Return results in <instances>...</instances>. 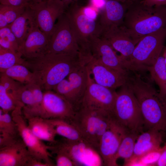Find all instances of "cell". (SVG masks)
Wrapping results in <instances>:
<instances>
[{
  "label": "cell",
  "instance_id": "1",
  "mask_svg": "<svg viewBox=\"0 0 166 166\" xmlns=\"http://www.w3.org/2000/svg\"><path fill=\"white\" fill-rule=\"evenodd\" d=\"M126 84L139 102L144 128L166 131V95L160 94L136 73L132 75L129 73Z\"/></svg>",
  "mask_w": 166,
  "mask_h": 166
},
{
  "label": "cell",
  "instance_id": "2",
  "mask_svg": "<svg viewBox=\"0 0 166 166\" xmlns=\"http://www.w3.org/2000/svg\"><path fill=\"white\" fill-rule=\"evenodd\" d=\"M81 65L78 55L48 53L37 58L26 59L24 65L35 74L41 89L46 91L53 90Z\"/></svg>",
  "mask_w": 166,
  "mask_h": 166
},
{
  "label": "cell",
  "instance_id": "3",
  "mask_svg": "<svg viewBox=\"0 0 166 166\" xmlns=\"http://www.w3.org/2000/svg\"><path fill=\"white\" fill-rule=\"evenodd\" d=\"M122 26L134 39L166 29V6H150L141 1L128 4Z\"/></svg>",
  "mask_w": 166,
  "mask_h": 166
},
{
  "label": "cell",
  "instance_id": "4",
  "mask_svg": "<svg viewBox=\"0 0 166 166\" xmlns=\"http://www.w3.org/2000/svg\"><path fill=\"white\" fill-rule=\"evenodd\" d=\"M112 117L127 132L140 133L143 131L144 123L139 104L126 83L117 92Z\"/></svg>",
  "mask_w": 166,
  "mask_h": 166
},
{
  "label": "cell",
  "instance_id": "5",
  "mask_svg": "<svg viewBox=\"0 0 166 166\" xmlns=\"http://www.w3.org/2000/svg\"><path fill=\"white\" fill-rule=\"evenodd\" d=\"M166 39V29L142 37L136 45L130 58L126 60L125 68L132 71L147 70L161 55Z\"/></svg>",
  "mask_w": 166,
  "mask_h": 166
},
{
  "label": "cell",
  "instance_id": "6",
  "mask_svg": "<svg viewBox=\"0 0 166 166\" xmlns=\"http://www.w3.org/2000/svg\"><path fill=\"white\" fill-rule=\"evenodd\" d=\"M113 120L112 115L106 112L81 107L71 121L83 139L98 151L101 138L110 127Z\"/></svg>",
  "mask_w": 166,
  "mask_h": 166
},
{
  "label": "cell",
  "instance_id": "7",
  "mask_svg": "<svg viewBox=\"0 0 166 166\" xmlns=\"http://www.w3.org/2000/svg\"><path fill=\"white\" fill-rule=\"evenodd\" d=\"M65 12L76 35L79 47V54L87 57L91 54L89 39L92 36H100L103 29L99 22L86 17L82 7L72 4Z\"/></svg>",
  "mask_w": 166,
  "mask_h": 166
},
{
  "label": "cell",
  "instance_id": "8",
  "mask_svg": "<svg viewBox=\"0 0 166 166\" xmlns=\"http://www.w3.org/2000/svg\"><path fill=\"white\" fill-rule=\"evenodd\" d=\"M49 146L52 153L60 152L65 153L77 166L103 165L97 150L84 139L72 141L63 138Z\"/></svg>",
  "mask_w": 166,
  "mask_h": 166
},
{
  "label": "cell",
  "instance_id": "9",
  "mask_svg": "<svg viewBox=\"0 0 166 166\" xmlns=\"http://www.w3.org/2000/svg\"><path fill=\"white\" fill-rule=\"evenodd\" d=\"M76 111L63 96L53 90L44 91L41 104L24 115L26 118L39 116L45 119H62L71 121Z\"/></svg>",
  "mask_w": 166,
  "mask_h": 166
},
{
  "label": "cell",
  "instance_id": "10",
  "mask_svg": "<svg viewBox=\"0 0 166 166\" xmlns=\"http://www.w3.org/2000/svg\"><path fill=\"white\" fill-rule=\"evenodd\" d=\"M77 40L65 12L57 20L49 39L48 53L79 56Z\"/></svg>",
  "mask_w": 166,
  "mask_h": 166
},
{
  "label": "cell",
  "instance_id": "11",
  "mask_svg": "<svg viewBox=\"0 0 166 166\" xmlns=\"http://www.w3.org/2000/svg\"><path fill=\"white\" fill-rule=\"evenodd\" d=\"M86 65H81L59 83L53 90L65 98L76 111L81 107L85 92L88 79Z\"/></svg>",
  "mask_w": 166,
  "mask_h": 166
},
{
  "label": "cell",
  "instance_id": "12",
  "mask_svg": "<svg viewBox=\"0 0 166 166\" xmlns=\"http://www.w3.org/2000/svg\"><path fill=\"white\" fill-rule=\"evenodd\" d=\"M11 115L17 125L19 135L31 156L52 166H56L51 159L52 156L49 150V145L45 144L32 132L23 114L22 109L17 108L11 112Z\"/></svg>",
  "mask_w": 166,
  "mask_h": 166
},
{
  "label": "cell",
  "instance_id": "13",
  "mask_svg": "<svg viewBox=\"0 0 166 166\" xmlns=\"http://www.w3.org/2000/svg\"><path fill=\"white\" fill-rule=\"evenodd\" d=\"M88 73L87 87L81 107L103 111L112 116L117 92L96 83L89 71Z\"/></svg>",
  "mask_w": 166,
  "mask_h": 166
},
{
  "label": "cell",
  "instance_id": "14",
  "mask_svg": "<svg viewBox=\"0 0 166 166\" xmlns=\"http://www.w3.org/2000/svg\"><path fill=\"white\" fill-rule=\"evenodd\" d=\"M29 6L36 25L49 39L57 20L66 10L63 3L61 0H46Z\"/></svg>",
  "mask_w": 166,
  "mask_h": 166
},
{
  "label": "cell",
  "instance_id": "15",
  "mask_svg": "<svg viewBox=\"0 0 166 166\" xmlns=\"http://www.w3.org/2000/svg\"><path fill=\"white\" fill-rule=\"evenodd\" d=\"M126 132L113 120L110 127L102 136L99 145L98 152L103 165L118 166L116 155Z\"/></svg>",
  "mask_w": 166,
  "mask_h": 166
},
{
  "label": "cell",
  "instance_id": "16",
  "mask_svg": "<svg viewBox=\"0 0 166 166\" xmlns=\"http://www.w3.org/2000/svg\"><path fill=\"white\" fill-rule=\"evenodd\" d=\"M92 57L99 62L125 75L129 71L124 67V59L118 55L109 43L101 36H93L89 39Z\"/></svg>",
  "mask_w": 166,
  "mask_h": 166
},
{
  "label": "cell",
  "instance_id": "17",
  "mask_svg": "<svg viewBox=\"0 0 166 166\" xmlns=\"http://www.w3.org/2000/svg\"><path fill=\"white\" fill-rule=\"evenodd\" d=\"M91 77L97 83L115 89L126 84L125 75L99 62L92 57L86 65Z\"/></svg>",
  "mask_w": 166,
  "mask_h": 166
},
{
  "label": "cell",
  "instance_id": "18",
  "mask_svg": "<svg viewBox=\"0 0 166 166\" xmlns=\"http://www.w3.org/2000/svg\"><path fill=\"white\" fill-rule=\"evenodd\" d=\"M101 37L107 40L113 49L126 60L130 58L139 41L132 37L122 25L103 30Z\"/></svg>",
  "mask_w": 166,
  "mask_h": 166
},
{
  "label": "cell",
  "instance_id": "19",
  "mask_svg": "<svg viewBox=\"0 0 166 166\" xmlns=\"http://www.w3.org/2000/svg\"><path fill=\"white\" fill-rule=\"evenodd\" d=\"M49 39L35 26L20 47L19 52L26 59L41 57L48 53Z\"/></svg>",
  "mask_w": 166,
  "mask_h": 166
},
{
  "label": "cell",
  "instance_id": "20",
  "mask_svg": "<svg viewBox=\"0 0 166 166\" xmlns=\"http://www.w3.org/2000/svg\"><path fill=\"white\" fill-rule=\"evenodd\" d=\"M31 156L20 138L0 148V166H27Z\"/></svg>",
  "mask_w": 166,
  "mask_h": 166
},
{
  "label": "cell",
  "instance_id": "21",
  "mask_svg": "<svg viewBox=\"0 0 166 166\" xmlns=\"http://www.w3.org/2000/svg\"><path fill=\"white\" fill-rule=\"evenodd\" d=\"M128 4L114 0H107L99 22L103 30L123 25Z\"/></svg>",
  "mask_w": 166,
  "mask_h": 166
},
{
  "label": "cell",
  "instance_id": "22",
  "mask_svg": "<svg viewBox=\"0 0 166 166\" xmlns=\"http://www.w3.org/2000/svg\"><path fill=\"white\" fill-rule=\"evenodd\" d=\"M162 141L161 131L152 129L143 131L139 134L136 140L132 157H139L159 148Z\"/></svg>",
  "mask_w": 166,
  "mask_h": 166
},
{
  "label": "cell",
  "instance_id": "23",
  "mask_svg": "<svg viewBox=\"0 0 166 166\" xmlns=\"http://www.w3.org/2000/svg\"><path fill=\"white\" fill-rule=\"evenodd\" d=\"M36 26L31 10L29 6L27 7L24 11L8 26L15 36L20 47L30 31Z\"/></svg>",
  "mask_w": 166,
  "mask_h": 166
},
{
  "label": "cell",
  "instance_id": "24",
  "mask_svg": "<svg viewBox=\"0 0 166 166\" xmlns=\"http://www.w3.org/2000/svg\"><path fill=\"white\" fill-rule=\"evenodd\" d=\"M28 126L33 133L39 139L50 144L55 143L57 135L52 124L48 119L39 116H34L26 119Z\"/></svg>",
  "mask_w": 166,
  "mask_h": 166
},
{
  "label": "cell",
  "instance_id": "25",
  "mask_svg": "<svg viewBox=\"0 0 166 166\" xmlns=\"http://www.w3.org/2000/svg\"><path fill=\"white\" fill-rule=\"evenodd\" d=\"M21 138L17 125L9 113L0 109V148L8 145Z\"/></svg>",
  "mask_w": 166,
  "mask_h": 166
},
{
  "label": "cell",
  "instance_id": "26",
  "mask_svg": "<svg viewBox=\"0 0 166 166\" xmlns=\"http://www.w3.org/2000/svg\"><path fill=\"white\" fill-rule=\"evenodd\" d=\"M48 120L53 125L57 135L70 140L84 139L78 130L70 120L58 118Z\"/></svg>",
  "mask_w": 166,
  "mask_h": 166
},
{
  "label": "cell",
  "instance_id": "27",
  "mask_svg": "<svg viewBox=\"0 0 166 166\" xmlns=\"http://www.w3.org/2000/svg\"><path fill=\"white\" fill-rule=\"evenodd\" d=\"M0 73L25 85L35 84L40 86L35 74L23 65H15Z\"/></svg>",
  "mask_w": 166,
  "mask_h": 166
},
{
  "label": "cell",
  "instance_id": "28",
  "mask_svg": "<svg viewBox=\"0 0 166 166\" xmlns=\"http://www.w3.org/2000/svg\"><path fill=\"white\" fill-rule=\"evenodd\" d=\"M147 70L149 72L152 78L158 86L160 93L166 95V65L161 54L156 63L148 67Z\"/></svg>",
  "mask_w": 166,
  "mask_h": 166
},
{
  "label": "cell",
  "instance_id": "29",
  "mask_svg": "<svg viewBox=\"0 0 166 166\" xmlns=\"http://www.w3.org/2000/svg\"><path fill=\"white\" fill-rule=\"evenodd\" d=\"M140 133L126 132L123 136L116 155V159L122 158L124 164L133 156L135 142Z\"/></svg>",
  "mask_w": 166,
  "mask_h": 166
},
{
  "label": "cell",
  "instance_id": "30",
  "mask_svg": "<svg viewBox=\"0 0 166 166\" xmlns=\"http://www.w3.org/2000/svg\"><path fill=\"white\" fill-rule=\"evenodd\" d=\"M162 147L148 152L139 157L131 158L126 163L125 166H156L160 158Z\"/></svg>",
  "mask_w": 166,
  "mask_h": 166
},
{
  "label": "cell",
  "instance_id": "31",
  "mask_svg": "<svg viewBox=\"0 0 166 166\" xmlns=\"http://www.w3.org/2000/svg\"><path fill=\"white\" fill-rule=\"evenodd\" d=\"M25 60L20 52H14L0 47V73L15 65H24Z\"/></svg>",
  "mask_w": 166,
  "mask_h": 166
},
{
  "label": "cell",
  "instance_id": "32",
  "mask_svg": "<svg viewBox=\"0 0 166 166\" xmlns=\"http://www.w3.org/2000/svg\"><path fill=\"white\" fill-rule=\"evenodd\" d=\"M27 7H14L0 4V29L11 24L24 11Z\"/></svg>",
  "mask_w": 166,
  "mask_h": 166
},
{
  "label": "cell",
  "instance_id": "33",
  "mask_svg": "<svg viewBox=\"0 0 166 166\" xmlns=\"http://www.w3.org/2000/svg\"><path fill=\"white\" fill-rule=\"evenodd\" d=\"M0 47L14 52H19L17 38L8 26L0 29Z\"/></svg>",
  "mask_w": 166,
  "mask_h": 166
},
{
  "label": "cell",
  "instance_id": "34",
  "mask_svg": "<svg viewBox=\"0 0 166 166\" xmlns=\"http://www.w3.org/2000/svg\"><path fill=\"white\" fill-rule=\"evenodd\" d=\"M0 106L4 113H9L16 108H21L18 106L15 101L7 93L3 85L0 83Z\"/></svg>",
  "mask_w": 166,
  "mask_h": 166
},
{
  "label": "cell",
  "instance_id": "35",
  "mask_svg": "<svg viewBox=\"0 0 166 166\" xmlns=\"http://www.w3.org/2000/svg\"><path fill=\"white\" fill-rule=\"evenodd\" d=\"M54 154L55 165L57 166H76L77 164L67 155L63 153L57 152Z\"/></svg>",
  "mask_w": 166,
  "mask_h": 166
},
{
  "label": "cell",
  "instance_id": "36",
  "mask_svg": "<svg viewBox=\"0 0 166 166\" xmlns=\"http://www.w3.org/2000/svg\"><path fill=\"white\" fill-rule=\"evenodd\" d=\"M0 4L14 7H27L30 5V0H0Z\"/></svg>",
  "mask_w": 166,
  "mask_h": 166
},
{
  "label": "cell",
  "instance_id": "37",
  "mask_svg": "<svg viewBox=\"0 0 166 166\" xmlns=\"http://www.w3.org/2000/svg\"><path fill=\"white\" fill-rule=\"evenodd\" d=\"M82 11L88 18L96 20L98 16V11L91 6L82 7Z\"/></svg>",
  "mask_w": 166,
  "mask_h": 166
},
{
  "label": "cell",
  "instance_id": "38",
  "mask_svg": "<svg viewBox=\"0 0 166 166\" xmlns=\"http://www.w3.org/2000/svg\"><path fill=\"white\" fill-rule=\"evenodd\" d=\"M107 0H90V6L96 9L98 12L101 11L104 9Z\"/></svg>",
  "mask_w": 166,
  "mask_h": 166
},
{
  "label": "cell",
  "instance_id": "39",
  "mask_svg": "<svg viewBox=\"0 0 166 166\" xmlns=\"http://www.w3.org/2000/svg\"><path fill=\"white\" fill-rule=\"evenodd\" d=\"M141 2L144 4L150 6H166V0H142Z\"/></svg>",
  "mask_w": 166,
  "mask_h": 166
},
{
  "label": "cell",
  "instance_id": "40",
  "mask_svg": "<svg viewBox=\"0 0 166 166\" xmlns=\"http://www.w3.org/2000/svg\"><path fill=\"white\" fill-rule=\"evenodd\" d=\"M27 166H52L48 163L38 160L32 156L27 163Z\"/></svg>",
  "mask_w": 166,
  "mask_h": 166
},
{
  "label": "cell",
  "instance_id": "41",
  "mask_svg": "<svg viewBox=\"0 0 166 166\" xmlns=\"http://www.w3.org/2000/svg\"><path fill=\"white\" fill-rule=\"evenodd\" d=\"M162 151L156 166H166V142L162 146Z\"/></svg>",
  "mask_w": 166,
  "mask_h": 166
},
{
  "label": "cell",
  "instance_id": "42",
  "mask_svg": "<svg viewBox=\"0 0 166 166\" xmlns=\"http://www.w3.org/2000/svg\"><path fill=\"white\" fill-rule=\"evenodd\" d=\"M64 5L66 10L76 0H61Z\"/></svg>",
  "mask_w": 166,
  "mask_h": 166
},
{
  "label": "cell",
  "instance_id": "43",
  "mask_svg": "<svg viewBox=\"0 0 166 166\" xmlns=\"http://www.w3.org/2000/svg\"><path fill=\"white\" fill-rule=\"evenodd\" d=\"M114 0L119 2H120L123 3L129 4L134 2L139 1H142V0Z\"/></svg>",
  "mask_w": 166,
  "mask_h": 166
},
{
  "label": "cell",
  "instance_id": "44",
  "mask_svg": "<svg viewBox=\"0 0 166 166\" xmlns=\"http://www.w3.org/2000/svg\"><path fill=\"white\" fill-rule=\"evenodd\" d=\"M161 54L164 57V62L166 65V46H164L163 49Z\"/></svg>",
  "mask_w": 166,
  "mask_h": 166
},
{
  "label": "cell",
  "instance_id": "45",
  "mask_svg": "<svg viewBox=\"0 0 166 166\" xmlns=\"http://www.w3.org/2000/svg\"><path fill=\"white\" fill-rule=\"evenodd\" d=\"M30 5L36 4L41 2H42L45 1L46 0H30Z\"/></svg>",
  "mask_w": 166,
  "mask_h": 166
}]
</instances>
